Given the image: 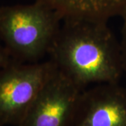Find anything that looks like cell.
Instances as JSON below:
<instances>
[{
  "instance_id": "277c9868",
  "label": "cell",
  "mask_w": 126,
  "mask_h": 126,
  "mask_svg": "<svg viewBox=\"0 0 126 126\" xmlns=\"http://www.w3.org/2000/svg\"><path fill=\"white\" fill-rule=\"evenodd\" d=\"M82 90L56 68L18 126H69Z\"/></svg>"
},
{
  "instance_id": "5b68a950",
  "label": "cell",
  "mask_w": 126,
  "mask_h": 126,
  "mask_svg": "<svg viewBox=\"0 0 126 126\" xmlns=\"http://www.w3.org/2000/svg\"><path fill=\"white\" fill-rule=\"evenodd\" d=\"M69 126H126V87L105 83L82 90Z\"/></svg>"
},
{
  "instance_id": "52a82bcc",
  "label": "cell",
  "mask_w": 126,
  "mask_h": 126,
  "mask_svg": "<svg viewBox=\"0 0 126 126\" xmlns=\"http://www.w3.org/2000/svg\"><path fill=\"white\" fill-rule=\"evenodd\" d=\"M121 48L122 60L124 71L126 72V26L123 25L121 29Z\"/></svg>"
},
{
  "instance_id": "9c48e42d",
  "label": "cell",
  "mask_w": 126,
  "mask_h": 126,
  "mask_svg": "<svg viewBox=\"0 0 126 126\" xmlns=\"http://www.w3.org/2000/svg\"><path fill=\"white\" fill-rule=\"evenodd\" d=\"M121 18L123 19V25H126V11H125V13L122 15Z\"/></svg>"
},
{
  "instance_id": "6da1fadb",
  "label": "cell",
  "mask_w": 126,
  "mask_h": 126,
  "mask_svg": "<svg viewBox=\"0 0 126 126\" xmlns=\"http://www.w3.org/2000/svg\"><path fill=\"white\" fill-rule=\"evenodd\" d=\"M48 55L57 69L82 90L119 83L125 72L120 41L107 22L63 20Z\"/></svg>"
},
{
  "instance_id": "3957f363",
  "label": "cell",
  "mask_w": 126,
  "mask_h": 126,
  "mask_svg": "<svg viewBox=\"0 0 126 126\" xmlns=\"http://www.w3.org/2000/svg\"><path fill=\"white\" fill-rule=\"evenodd\" d=\"M56 70L51 60H12L0 70V126H18L46 81Z\"/></svg>"
},
{
  "instance_id": "7a4b0ae2",
  "label": "cell",
  "mask_w": 126,
  "mask_h": 126,
  "mask_svg": "<svg viewBox=\"0 0 126 126\" xmlns=\"http://www.w3.org/2000/svg\"><path fill=\"white\" fill-rule=\"evenodd\" d=\"M63 19L56 11L34 1L30 4L0 6V39L11 58L40 62L50 48Z\"/></svg>"
},
{
  "instance_id": "ba28073f",
  "label": "cell",
  "mask_w": 126,
  "mask_h": 126,
  "mask_svg": "<svg viewBox=\"0 0 126 126\" xmlns=\"http://www.w3.org/2000/svg\"><path fill=\"white\" fill-rule=\"evenodd\" d=\"M13 60L4 45L0 44V70L6 67Z\"/></svg>"
},
{
  "instance_id": "8992f818",
  "label": "cell",
  "mask_w": 126,
  "mask_h": 126,
  "mask_svg": "<svg viewBox=\"0 0 126 126\" xmlns=\"http://www.w3.org/2000/svg\"><path fill=\"white\" fill-rule=\"evenodd\" d=\"M53 9L64 19L107 22L126 11V0H34Z\"/></svg>"
}]
</instances>
